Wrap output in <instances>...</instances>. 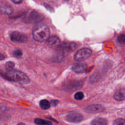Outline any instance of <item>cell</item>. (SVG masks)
Listing matches in <instances>:
<instances>
[{
	"instance_id": "ba28073f",
	"label": "cell",
	"mask_w": 125,
	"mask_h": 125,
	"mask_svg": "<svg viewBox=\"0 0 125 125\" xmlns=\"http://www.w3.org/2000/svg\"><path fill=\"white\" fill-rule=\"evenodd\" d=\"M104 110V107L101 105L94 104L89 106L85 108V111L88 113H99Z\"/></svg>"
},
{
	"instance_id": "7402d4cb",
	"label": "cell",
	"mask_w": 125,
	"mask_h": 125,
	"mask_svg": "<svg viewBox=\"0 0 125 125\" xmlns=\"http://www.w3.org/2000/svg\"><path fill=\"white\" fill-rule=\"evenodd\" d=\"M51 104H52L53 106H56L58 104L59 101H57V100H52V101H51Z\"/></svg>"
},
{
	"instance_id": "5bb4252c",
	"label": "cell",
	"mask_w": 125,
	"mask_h": 125,
	"mask_svg": "<svg viewBox=\"0 0 125 125\" xmlns=\"http://www.w3.org/2000/svg\"><path fill=\"white\" fill-rule=\"evenodd\" d=\"M40 106L42 109H48L51 106V103L49 102L48 100H43L40 101Z\"/></svg>"
},
{
	"instance_id": "5b68a950",
	"label": "cell",
	"mask_w": 125,
	"mask_h": 125,
	"mask_svg": "<svg viewBox=\"0 0 125 125\" xmlns=\"http://www.w3.org/2000/svg\"><path fill=\"white\" fill-rule=\"evenodd\" d=\"M26 19L29 23H37L43 19V16L35 10L31 11L27 15Z\"/></svg>"
},
{
	"instance_id": "cb8c5ba5",
	"label": "cell",
	"mask_w": 125,
	"mask_h": 125,
	"mask_svg": "<svg viewBox=\"0 0 125 125\" xmlns=\"http://www.w3.org/2000/svg\"><path fill=\"white\" fill-rule=\"evenodd\" d=\"M5 58V56H4L3 54H2L1 53H0V61H2V60H4Z\"/></svg>"
},
{
	"instance_id": "ac0fdd59",
	"label": "cell",
	"mask_w": 125,
	"mask_h": 125,
	"mask_svg": "<svg viewBox=\"0 0 125 125\" xmlns=\"http://www.w3.org/2000/svg\"><path fill=\"white\" fill-rule=\"evenodd\" d=\"M84 94L83 92H77L74 95V98L76 100H81L84 98Z\"/></svg>"
},
{
	"instance_id": "8fae6325",
	"label": "cell",
	"mask_w": 125,
	"mask_h": 125,
	"mask_svg": "<svg viewBox=\"0 0 125 125\" xmlns=\"http://www.w3.org/2000/svg\"><path fill=\"white\" fill-rule=\"evenodd\" d=\"M0 11L5 14L10 15L13 12V9L8 4L2 2L0 4Z\"/></svg>"
},
{
	"instance_id": "2e32d148",
	"label": "cell",
	"mask_w": 125,
	"mask_h": 125,
	"mask_svg": "<svg viewBox=\"0 0 125 125\" xmlns=\"http://www.w3.org/2000/svg\"><path fill=\"white\" fill-rule=\"evenodd\" d=\"M117 42L120 45H125V35L120 34L117 38Z\"/></svg>"
},
{
	"instance_id": "9a60e30c",
	"label": "cell",
	"mask_w": 125,
	"mask_h": 125,
	"mask_svg": "<svg viewBox=\"0 0 125 125\" xmlns=\"http://www.w3.org/2000/svg\"><path fill=\"white\" fill-rule=\"evenodd\" d=\"M35 123L39 125H51L52 123L49 121L45 120L40 119V118H36L35 120Z\"/></svg>"
},
{
	"instance_id": "d4e9b609",
	"label": "cell",
	"mask_w": 125,
	"mask_h": 125,
	"mask_svg": "<svg viewBox=\"0 0 125 125\" xmlns=\"http://www.w3.org/2000/svg\"><path fill=\"white\" fill-rule=\"evenodd\" d=\"M17 125H24V123H19V124H18Z\"/></svg>"
},
{
	"instance_id": "7c38bea8",
	"label": "cell",
	"mask_w": 125,
	"mask_h": 125,
	"mask_svg": "<svg viewBox=\"0 0 125 125\" xmlns=\"http://www.w3.org/2000/svg\"><path fill=\"white\" fill-rule=\"evenodd\" d=\"M114 98L118 101H123L125 100V89H120L115 94Z\"/></svg>"
},
{
	"instance_id": "603a6c76",
	"label": "cell",
	"mask_w": 125,
	"mask_h": 125,
	"mask_svg": "<svg viewBox=\"0 0 125 125\" xmlns=\"http://www.w3.org/2000/svg\"><path fill=\"white\" fill-rule=\"evenodd\" d=\"M12 2H14L15 4H21V3L22 2H23V1H15V0H13V1H12Z\"/></svg>"
},
{
	"instance_id": "30bf717a",
	"label": "cell",
	"mask_w": 125,
	"mask_h": 125,
	"mask_svg": "<svg viewBox=\"0 0 125 125\" xmlns=\"http://www.w3.org/2000/svg\"><path fill=\"white\" fill-rule=\"evenodd\" d=\"M87 69V65L84 63H75L72 67V70L77 73H84L86 72Z\"/></svg>"
},
{
	"instance_id": "4fadbf2b",
	"label": "cell",
	"mask_w": 125,
	"mask_h": 125,
	"mask_svg": "<svg viewBox=\"0 0 125 125\" xmlns=\"http://www.w3.org/2000/svg\"><path fill=\"white\" fill-rule=\"evenodd\" d=\"M91 125H107V122L104 118H96L92 122Z\"/></svg>"
},
{
	"instance_id": "d6986e66",
	"label": "cell",
	"mask_w": 125,
	"mask_h": 125,
	"mask_svg": "<svg viewBox=\"0 0 125 125\" xmlns=\"http://www.w3.org/2000/svg\"><path fill=\"white\" fill-rule=\"evenodd\" d=\"M115 125H125V119L123 118H118L115 120Z\"/></svg>"
},
{
	"instance_id": "277c9868",
	"label": "cell",
	"mask_w": 125,
	"mask_h": 125,
	"mask_svg": "<svg viewBox=\"0 0 125 125\" xmlns=\"http://www.w3.org/2000/svg\"><path fill=\"white\" fill-rule=\"evenodd\" d=\"M10 37L11 40L15 42L24 43L28 40L26 35L17 31H14L11 33Z\"/></svg>"
},
{
	"instance_id": "3957f363",
	"label": "cell",
	"mask_w": 125,
	"mask_h": 125,
	"mask_svg": "<svg viewBox=\"0 0 125 125\" xmlns=\"http://www.w3.org/2000/svg\"><path fill=\"white\" fill-rule=\"evenodd\" d=\"M92 55V51L89 48L81 49L77 51L76 53L74 55V60L78 62L85 61L87 59L89 58Z\"/></svg>"
},
{
	"instance_id": "52a82bcc",
	"label": "cell",
	"mask_w": 125,
	"mask_h": 125,
	"mask_svg": "<svg viewBox=\"0 0 125 125\" xmlns=\"http://www.w3.org/2000/svg\"><path fill=\"white\" fill-rule=\"evenodd\" d=\"M83 119V117L81 114L72 112L67 115V120L72 123H79Z\"/></svg>"
},
{
	"instance_id": "e0dca14e",
	"label": "cell",
	"mask_w": 125,
	"mask_h": 125,
	"mask_svg": "<svg viewBox=\"0 0 125 125\" xmlns=\"http://www.w3.org/2000/svg\"><path fill=\"white\" fill-rule=\"evenodd\" d=\"M63 52H58L57 53V54L56 55V57H54L53 60L56 62H59V61H61L62 59H63Z\"/></svg>"
},
{
	"instance_id": "ffe728a7",
	"label": "cell",
	"mask_w": 125,
	"mask_h": 125,
	"mask_svg": "<svg viewBox=\"0 0 125 125\" xmlns=\"http://www.w3.org/2000/svg\"><path fill=\"white\" fill-rule=\"evenodd\" d=\"M15 64L13 62H8L6 63V68L7 70H9L13 69V67H14Z\"/></svg>"
},
{
	"instance_id": "44dd1931",
	"label": "cell",
	"mask_w": 125,
	"mask_h": 125,
	"mask_svg": "<svg viewBox=\"0 0 125 125\" xmlns=\"http://www.w3.org/2000/svg\"><path fill=\"white\" fill-rule=\"evenodd\" d=\"M22 51L21 50H20V49H17V50H15L13 52V54L16 56V57H20V56H22Z\"/></svg>"
},
{
	"instance_id": "8992f818",
	"label": "cell",
	"mask_w": 125,
	"mask_h": 125,
	"mask_svg": "<svg viewBox=\"0 0 125 125\" xmlns=\"http://www.w3.org/2000/svg\"><path fill=\"white\" fill-rule=\"evenodd\" d=\"M76 47V45L75 43H63L61 44L57 50H58L60 52H72Z\"/></svg>"
},
{
	"instance_id": "7a4b0ae2",
	"label": "cell",
	"mask_w": 125,
	"mask_h": 125,
	"mask_svg": "<svg viewBox=\"0 0 125 125\" xmlns=\"http://www.w3.org/2000/svg\"><path fill=\"white\" fill-rule=\"evenodd\" d=\"M6 77L11 81H15L21 84H29L30 79L28 76L20 71L16 70L11 69L7 70L6 74Z\"/></svg>"
},
{
	"instance_id": "9c48e42d",
	"label": "cell",
	"mask_w": 125,
	"mask_h": 125,
	"mask_svg": "<svg viewBox=\"0 0 125 125\" xmlns=\"http://www.w3.org/2000/svg\"><path fill=\"white\" fill-rule=\"evenodd\" d=\"M46 43L50 47L57 49L61 45V42L57 37L52 36L46 40Z\"/></svg>"
},
{
	"instance_id": "6da1fadb",
	"label": "cell",
	"mask_w": 125,
	"mask_h": 125,
	"mask_svg": "<svg viewBox=\"0 0 125 125\" xmlns=\"http://www.w3.org/2000/svg\"><path fill=\"white\" fill-rule=\"evenodd\" d=\"M32 36L37 42H42L46 41L50 38V30L48 27L44 24H39L34 27Z\"/></svg>"
}]
</instances>
